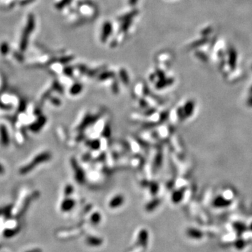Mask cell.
Instances as JSON below:
<instances>
[{
  "label": "cell",
  "mask_w": 252,
  "mask_h": 252,
  "mask_svg": "<svg viewBox=\"0 0 252 252\" xmlns=\"http://www.w3.org/2000/svg\"><path fill=\"white\" fill-rule=\"evenodd\" d=\"M123 198L121 195H116V197L112 198L109 203V207L111 208H117L123 204Z\"/></svg>",
  "instance_id": "6da1fadb"
},
{
  "label": "cell",
  "mask_w": 252,
  "mask_h": 252,
  "mask_svg": "<svg viewBox=\"0 0 252 252\" xmlns=\"http://www.w3.org/2000/svg\"><path fill=\"white\" fill-rule=\"evenodd\" d=\"M187 235L189 238L193 239H200L203 237V233L198 229L195 228H190L188 229L187 231Z\"/></svg>",
  "instance_id": "7a4b0ae2"
},
{
  "label": "cell",
  "mask_w": 252,
  "mask_h": 252,
  "mask_svg": "<svg viewBox=\"0 0 252 252\" xmlns=\"http://www.w3.org/2000/svg\"><path fill=\"white\" fill-rule=\"evenodd\" d=\"M230 204V201L226 200L222 198H217L214 202V206L218 207H222L228 206Z\"/></svg>",
  "instance_id": "3957f363"
},
{
  "label": "cell",
  "mask_w": 252,
  "mask_h": 252,
  "mask_svg": "<svg viewBox=\"0 0 252 252\" xmlns=\"http://www.w3.org/2000/svg\"><path fill=\"white\" fill-rule=\"evenodd\" d=\"M236 60H237V53L236 51L234 49H231L230 50V53H229V64L230 65L231 67H235L236 65Z\"/></svg>",
  "instance_id": "277c9868"
},
{
  "label": "cell",
  "mask_w": 252,
  "mask_h": 252,
  "mask_svg": "<svg viewBox=\"0 0 252 252\" xmlns=\"http://www.w3.org/2000/svg\"><path fill=\"white\" fill-rule=\"evenodd\" d=\"M138 239H139V242H140L141 244H146L147 245V244L148 242V233L147 231L145 230H143L138 235Z\"/></svg>",
  "instance_id": "5b68a950"
},
{
  "label": "cell",
  "mask_w": 252,
  "mask_h": 252,
  "mask_svg": "<svg viewBox=\"0 0 252 252\" xmlns=\"http://www.w3.org/2000/svg\"><path fill=\"white\" fill-rule=\"evenodd\" d=\"M186 109H188L186 113H187L188 115L191 114V113H192V111L193 109V104L192 102H189L187 104H186Z\"/></svg>",
  "instance_id": "8992f818"
},
{
  "label": "cell",
  "mask_w": 252,
  "mask_h": 252,
  "mask_svg": "<svg viewBox=\"0 0 252 252\" xmlns=\"http://www.w3.org/2000/svg\"><path fill=\"white\" fill-rule=\"evenodd\" d=\"M92 221H93V223H97L99 221H100V215L97 214H95V216H93V219H92Z\"/></svg>",
  "instance_id": "52a82bcc"
},
{
  "label": "cell",
  "mask_w": 252,
  "mask_h": 252,
  "mask_svg": "<svg viewBox=\"0 0 252 252\" xmlns=\"http://www.w3.org/2000/svg\"><path fill=\"white\" fill-rule=\"evenodd\" d=\"M250 229H251V230L252 231V223H251V226H250Z\"/></svg>",
  "instance_id": "ba28073f"
},
{
  "label": "cell",
  "mask_w": 252,
  "mask_h": 252,
  "mask_svg": "<svg viewBox=\"0 0 252 252\" xmlns=\"http://www.w3.org/2000/svg\"><path fill=\"white\" fill-rule=\"evenodd\" d=\"M250 103H251V104H252V99L250 100Z\"/></svg>",
  "instance_id": "9c48e42d"
},
{
  "label": "cell",
  "mask_w": 252,
  "mask_h": 252,
  "mask_svg": "<svg viewBox=\"0 0 252 252\" xmlns=\"http://www.w3.org/2000/svg\"><path fill=\"white\" fill-rule=\"evenodd\" d=\"M251 93H252V87H251Z\"/></svg>",
  "instance_id": "30bf717a"
}]
</instances>
